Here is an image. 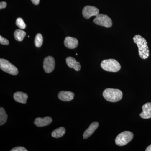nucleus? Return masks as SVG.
Instances as JSON below:
<instances>
[{
    "label": "nucleus",
    "mask_w": 151,
    "mask_h": 151,
    "mask_svg": "<svg viewBox=\"0 0 151 151\" xmlns=\"http://www.w3.org/2000/svg\"><path fill=\"white\" fill-rule=\"evenodd\" d=\"M134 43L137 45L139 49V55L143 59L147 58L150 55V52L147 42L145 39L139 35H137L133 38Z\"/></svg>",
    "instance_id": "f257e3e1"
},
{
    "label": "nucleus",
    "mask_w": 151,
    "mask_h": 151,
    "mask_svg": "<svg viewBox=\"0 0 151 151\" xmlns=\"http://www.w3.org/2000/svg\"><path fill=\"white\" fill-rule=\"evenodd\" d=\"M103 94L105 100L112 103L120 101L123 97V93L119 89L108 88L103 91Z\"/></svg>",
    "instance_id": "f03ea898"
},
{
    "label": "nucleus",
    "mask_w": 151,
    "mask_h": 151,
    "mask_svg": "<svg viewBox=\"0 0 151 151\" xmlns=\"http://www.w3.org/2000/svg\"><path fill=\"white\" fill-rule=\"evenodd\" d=\"M101 67L103 70L109 72H116L121 69L120 63L116 60H104L101 63Z\"/></svg>",
    "instance_id": "7ed1b4c3"
},
{
    "label": "nucleus",
    "mask_w": 151,
    "mask_h": 151,
    "mask_svg": "<svg viewBox=\"0 0 151 151\" xmlns=\"http://www.w3.org/2000/svg\"><path fill=\"white\" fill-rule=\"evenodd\" d=\"M134 134L132 132L125 131L119 134L115 140V142L117 145L123 146L127 145L133 139Z\"/></svg>",
    "instance_id": "20e7f679"
},
{
    "label": "nucleus",
    "mask_w": 151,
    "mask_h": 151,
    "mask_svg": "<svg viewBox=\"0 0 151 151\" xmlns=\"http://www.w3.org/2000/svg\"><path fill=\"white\" fill-rule=\"evenodd\" d=\"M0 68L3 71L12 75H16L19 73L18 70L7 60L0 59Z\"/></svg>",
    "instance_id": "39448f33"
},
{
    "label": "nucleus",
    "mask_w": 151,
    "mask_h": 151,
    "mask_svg": "<svg viewBox=\"0 0 151 151\" xmlns=\"http://www.w3.org/2000/svg\"><path fill=\"white\" fill-rule=\"evenodd\" d=\"M93 21L95 24L106 28L111 27L113 25L112 19L108 16L103 14H98Z\"/></svg>",
    "instance_id": "423d86ee"
},
{
    "label": "nucleus",
    "mask_w": 151,
    "mask_h": 151,
    "mask_svg": "<svg viewBox=\"0 0 151 151\" xmlns=\"http://www.w3.org/2000/svg\"><path fill=\"white\" fill-rule=\"evenodd\" d=\"M44 70L47 73H50L54 70L55 67V60L52 56L46 57L44 60Z\"/></svg>",
    "instance_id": "0eeeda50"
},
{
    "label": "nucleus",
    "mask_w": 151,
    "mask_h": 151,
    "mask_svg": "<svg viewBox=\"0 0 151 151\" xmlns=\"http://www.w3.org/2000/svg\"><path fill=\"white\" fill-rule=\"evenodd\" d=\"M98 14H99V10L93 6H86L82 10V15L86 19H89L92 16H97Z\"/></svg>",
    "instance_id": "6e6552de"
},
{
    "label": "nucleus",
    "mask_w": 151,
    "mask_h": 151,
    "mask_svg": "<svg viewBox=\"0 0 151 151\" xmlns=\"http://www.w3.org/2000/svg\"><path fill=\"white\" fill-rule=\"evenodd\" d=\"M52 122L50 117H45L43 118H37L35 120L34 124L39 127H45L50 124Z\"/></svg>",
    "instance_id": "1a4fd4ad"
},
{
    "label": "nucleus",
    "mask_w": 151,
    "mask_h": 151,
    "mask_svg": "<svg viewBox=\"0 0 151 151\" xmlns=\"http://www.w3.org/2000/svg\"><path fill=\"white\" fill-rule=\"evenodd\" d=\"M58 96L59 100L64 102H69L73 100L74 94L70 91H62L59 92Z\"/></svg>",
    "instance_id": "9d476101"
},
{
    "label": "nucleus",
    "mask_w": 151,
    "mask_h": 151,
    "mask_svg": "<svg viewBox=\"0 0 151 151\" xmlns=\"http://www.w3.org/2000/svg\"><path fill=\"white\" fill-rule=\"evenodd\" d=\"M66 64L68 67L73 68L76 71H78L81 69L80 63L76 61V60L72 57H68L66 59Z\"/></svg>",
    "instance_id": "9b49d317"
},
{
    "label": "nucleus",
    "mask_w": 151,
    "mask_h": 151,
    "mask_svg": "<svg viewBox=\"0 0 151 151\" xmlns=\"http://www.w3.org/2000/svg\"><path fill=\"white\" fill-rule=\"evenodd\" d=\"M142 112L140 114L141 118L144 119L151 118V103H146L142 106Z\"/></svg>",
    "instance_id": "f8f14e48"
},
{
    "label": "nucleus",
    "mask_w": 151,
    "mask_h": 151,
    "mask_svg": "<svg viewBox=\"0 0 151 151\" xmlns=\"http://www.w3.org/2000/svg\"><path fill=\"white\" fill-rule=\"evenodd\" d=\"M99 124L97 122H94L90 124L89 128L86 129L83 134V139H87L91 136L99 127Z\"/></svg>",
    "instance_id": "ddd939ff"
},
{
    "label": "nucleus",
    "mask_w": 151,
    "mask_h": 151,
    "mask_svg": "<svg viewBox=\"0 0 151 151\" xmlns=\"http://www.w3.org/2000/svg\"><path fill=\"white\" fill-rule=\"evenodd\" d=\"M64 45L69 49L76 48L78 45V41L74 37H67L64 40Z\"/></svg>",
    "instance_id": "4468645a"
},
{
    "label": "nucleus",
    "mask_w": 151,
    "mask_h": 151,
    "mask_svg": "<svg viewBox=\"0 0 151 151\" xmlns=\"http://www.w3.org/2000/svg\"><path fill=\"white\" fill-rule=\"evenodd\" d=\"M28 96L26 93L21 92H17L14 94V98L16 102L19 103L26 104Z\"/></svg>",
    "instance_id": "2eb2a0df"
},
{
    "label": "nucleus",
    "mask_w": 151,
    "mask_h": 151,
    "mask_svg": "<svg viewBox=\"0 0 151 151\" xmlns=\"http://www.w3.org/2000/svg\"><path fill=\"white\" fill-rule=\"evenodd\" d=\"M65 129L63 127H60L54 130L51 133V135L53 138H59L61 137L65 133Z\"/></svg>",
    "instance_id": "dca6fc26"
},
{
    "label": "nucleus",
    "mask_w": 151,
    "mask_h": 151,
    "mask_svg": "<svg viewBox=\"0 0 151 151\" xmlns=\"http://www.w3.org/2000/svg\"><path fill=\"white\" fill-rule=\"evenodd\" d=\"M26 35V33L24 31L20 29H17L14 33L15 39L18 41H22Z\"/></svg>",
    "instance_id": "f3484780"
},
{
    "label": "nucleus",
    "mask_w": 151,
    "mask_h": 151,
    "mask_svg": "<svg viewBox=\"0 0 151 151\" xmlns=\"http://www.w3.org/2000/svg\"><path fill=\"white\" fill-rule=\"evenodd\" d=\"M8 119V115L4 108H0V125L5 124Z\"/></svg>",
    "instance_id": "a211bd4d"
},
{
    "label": "nucleus",
    "mask_w": 151,
    "mask_h": 151,
    "mask_svg": "<svg viewBox=\"0 0 151 151\" xmlns=\"http://www.w3.org/2000/svg\"><path fill=\"white\" fill-rule=\"evenodd\" d=\"M43 43V37L40 33L37 34L35 39V44L37 47H40Z\"/></svg>",
    "instance_id": "6ab92c4d"
},
{
    "label": "nucleus",
    "mask_w": 151,
    "mask_h": 151,
    "mask_svg": "<svg viewBox=\"0 0 151 151\" xmlns=\"http://www.w3.org/2000/svg\"><path fill=\"white\" fill-rule=\"evenodd\" d=\"M16 24L17 26L21 29H25V23L21 18H18L17 19Z\"/></svg>",
    "instance_id": "aec40b11"
},
{
    "label": "nucleus",
    "mask_w": 151,
    "mask_h": 151,
    "mask_svg": "<svg viewBox=\"0 0 151 151\" xmlns=\"http://www.w3.org/2000/svg\"><path fill=\"white\" fill-rule=\"evenodd\" d=\"M0 43L3 45H8L9 42L6 39L3 37L2 36H0Z\"/></svg>",
    "instance_id": "412c9836"
},
{
    "label": "nucleus",
    "mask_w": 151,
    "mask_h": 151,
    "mask_svg": "<svg viewBox=\"0 0 151 151\" xmlns=\"http://www.w3.org/2000/svg\"><path fill=\"white\" fill-rule=\"evenodd\" d=\"M11 151H27V150L24 147H18L12 149Z\"/></svg>",
    "instance_id": "4be33fe9"
},
{
    "label": "nucleus",
    "mask_w": 151,
    "mask_h": 151,
    "mask_svg": "<svg viewBox=\"0 0 151 151\" xmlns=\"http://www.w3.org/2000/svg\"><path fill=\"white\" fill-rule=\"evenodd\" d=\"M6 6L7 3L6 2L2 1L1 2V3H0V9H1L5 8Z\"/></svg>",
    "instance_id": "5701e85b"
},
{
    "label": "nucleus",
    "mask_w": 151,
    "mask_h": 151,
    "mask_svg": "<svg viewBox=\"0 0 151 151\" xmlns=\"http://www.w3.org/2000/svg\"><path fill=\"white\" fill-rule=\"evenodd\" d=\"M33 4L35 5H37L40 3V0H31Z\"/></svg>",
    "instance_id": "b1692460"
},
{
    "label": "nucleus",
    "mask_w": 151,
    "mask_h": 151,
    "mask_svg": "<svg viewBox=\"0 0 151 151\" xmlns=\"http://www.w3.org/2000/svg\"><path fill=\"white\" fill-rule=\"evenodd\" d=\"M146 151H151V145H150L149 146L146 150H145Z\"/></svg>",
    "instance_id": "393cba45"
}]
</instances>
